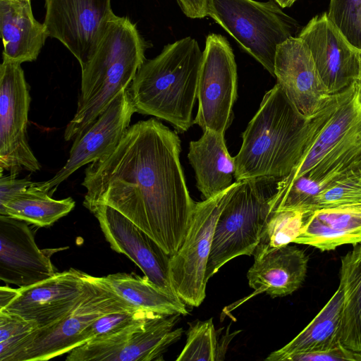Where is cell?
Segmentation results:
<instances>
[{
  "instance_id": "obj_36",
  "label": "cell",
  "mask_w": 361,
  "mask_h": 361,
  "mask_svg": "<svg viewBox=\"0 0 361 361\" xmlns=\"http://www.w3.org/2000/svg\"><path fill=\"white\" fill-rule=\"evenodd\" d=\"M184 14L190 18L207 16L208 0H176Z\"/></svg>"
},
{
  "instance_id": "obj_11",
  "label": "cell",
  "mask_w": 361,
  "mask_h": 361,
  "mask_svg": "<svg viewBox=\"0 0 361 361\" xmlns=\"http://www.w3.org/2000/svg\"><path fill=\"white\" fill-rule=\"evenodd\" d=\"M237 66L226 38L218 34L207 35L200 70L198 109L195 123L203 131L225 133L233 118L237 98Z\"/></svg>"
},
{
  "instance_id": "obj_25",
  "label": "cell",
  "mask_w": 361,
  "mask_h": 361,
  "mask_svg": "<svg viewBox=\"0 0 361 361\" xmlns=\"http://www.w3.org/2000/svg\"><path fill=\"white\" fill-rule=\"evenodd\" d=\"M98 280L134 307L163 315L187 314L185 302L152 283L145 276L116 273Z\"/></svg>"
},
{
  "instance_id": "obj_30",
  "label": "cell",
  "mask_w": 361,
  "mask_h": 361,
  "mask_svg": "<svg viewBox=\"0 0 361 361\" xmlns=\"http://www.w3.org/2000/svg\"><path fill=\"white\" fill-rule=\"evenodd\" d=\"M316 209L361 204V171L333 181L315 197Z\"/></svg>"
},
{
  "instance_id": "obj_3",
  "label": "cell",
  "mask_w": 361,
  "mask_h": 361,
  "mask_svg": "<svg viewBox=\"0 0 361 361\" xmlns=\"http://www.w3.org/2000/svg\"><path fill=\"white\" fill-rule=\"evenodd\" d=\"M308 123L276 84L242 133V145L234 157L235 181L288 176L301 157Z\"/></svg>"
},
{
  "instance_id": "obj_31",
  "label": "cell",
  "mask_w": 361,
  "mask_h": 361,
  "mask_svg": "<svg viewBox=\"0 0 361 361\" xmlns=\"http://www.w3.org/2000/svg\"><path fill=\"white\" fill-rule=\"evenodd\" d=\"M326 13L346 39L361 50V0H330Z\"/></svg>"
},
{
  "instance_id": "obj_1",
  "label": "cell",
  "mask_w": 361,
  "mask_h": 361,
  "mask_svg": "<svg viewBox=\"0 0 361 361\" xmlns=\"http://www.w3.org/2000/svg\"><path fill=\"white\" fill-rule=\"evenodd\" d=\"M176 133L151 118L130 126L115 149L90 163L83 205L118 211L169 255L180 248L196 205L180 163Z\"/></svg>"
},
{
  "instance_id": "obj_35",
  "label": "cell",
  "mask_w": 361,
  "mask_h": 361,
  "mask_svg": "<svg viewBox=\"0 0 361 361\" xmlns=\"http://www.w3.org/2000/svg\"><path fill=\"white\" fill-rule=\"evenodd\" d=\"M17 175L9 174L0 176V207L4 206L15 194L24 190L33 182L27 178H17Z\"/></svg>"
},
{
  "instance_id": "obj_12",
  "label": "cell",
  "mask_w": 361,
  "mask_h": 361,
  "mask_svg": "<svg viewBox=\"0 0 361 361\" xmlns=\"http://www.w3.org/2000/svg\"><path fill=\"white\" fill-rule=\"evenodd\" d=\"M29 86L21 64L3 59L0 66V167L17 175L41 166L30 147L27 127Z\"/></svg>"
},
{
  "instance_id": "obj_6",
  "label": "cell",
  "mask_w": 361,
  "mask_h": 361,
  "mask_svg": "<svg viewBox=\"0 0 361 361\" xmlns=\"http://www.w3.org/2000/svg\"><path fill=\"white\" fill-rule=\"evenodd\" d=\"M138 309L92 276L85 298L56 323L0 343V361H44L80 345L82 331L99 317Z\"/></svg>"
},
{
  "instance_id": "obj_10",
  "label": "cell",
  "mask_w": 361,
  "mask_h": 361,
  "mask_svg": "<svg viewBox=\"0 0 361 361\" xmlns=\"http://www.w3.org/2000/svg\"><path fill=\"white\" fill-rule=\"evenodd\" d=\"M178 314H152L114 334L90 339L70 353L67 361H159L180 339L173 329Z\"/></svg>"
},
{
  "instance_id": "obj_15",
  "label": "cell",
  "mask_w": 361,
  "mask_h": 361,
  "mask_svg": "<svg viewBox=\"0 0 361 361\" xmlns=\"http://www.w3.org/2000/svg\"><path fill=\"white\" fill-rule=\"evenodd\" d=\"M136 112L128 89L114 98L98 118L73 141L64 166L51 179L36 185L51 196L79 168L110 154L130 127Z\"/></svg>"
},
{
  "instance_id": "obj_21",
  "label": "cell",
  "mask_w": 361,
  "mask_h": 361,
  "mask_svg": "<svg viewBox=\"0 0 361 361\" xmlns=\"http://www.w3.org/2000/svg\"><path fill=\"white\" fill-rule=\"evenodd\" d=\"M3 59L21 64L35 61L49 37L32 13L30 0H0Z\"/></svg>"
},
{
  "instance_id": "obj_7",
  "label": "cell",
  "mask_w": 361,
  "mask_h": 361,
  "mask_svg": "<svg viewBox=\"0 0 361 361\" xmlns=\"http://www.w3.org/2000/svg\"><path fill=\"white\" fill-rule=\"evenodd\" d=\"M207 16L273 76L277 47L300 32L298 22L274 0H208Z\"/></svg>"
},
{
  "instance_id": "obj_19",
  "label": "cell",
  "mask_w": 361,
  "mask_h": 361,
  "mask_svg": "<svg viewBox=\"0 0 361 361\" xmlns=\"http://www.w3.org/2000/svg\"><path fill=\"white\" fill-rule=\"evenodd\" d=\"M298 37L309 48L330 94L343 90L357 79L359 50L329 20L326 12L313 17Z\"/></svg>"
},
{
  "instance_id": "obj_37",
  "label": "cell",
  "mask_w": 361,
  "mask_h": 361,
  "mask_svg": "<svg viewBox=\"0 0 361 361\" xmlns=\"http://www.w3.org/2000/svg\"><path fill=\"white\" fill-rule=\"evenodd\" d=\"M18 293V288H12L8 286H1L0 310L6 308V307L16 297Z\"/></svg>"
},
{
  "instance_id": "obj_24",
  "label": "cell",
  "mask_w": 361,
  "mask_h": 361,
  "mask_svg": "<svg viewBox=\"0 0 361 361\" xmlns=\"http://www.w3.org/2000/svg\"><path fill=\"white\" fill-rule=\"evenodd\" d=\"M343 293L339 285L324 307L310 323L281 348L272 352L267 361H284L289 355L324 350L340 343Z\"/></svg>"
},
{
  "instance_id": "obj_2",
  "label": "cell",
  "mask_w": 361,
  "mask_h": 361,
  "mask_svg": "<svg viewBox=\"0 0 361 361\" xmlns=\"http://www.w3.org/2000/svg\"><path fill=\"white\" fill-rule=\"evenodd\" d=\"M361 171V82L354 80L332 94L309 119L305 146L290 173L279 180L282 188L300 176L323 189L334 180Z\"/></svg>"
},
{
  "instance_id": "obj_38",
  "label": "cell",
  "mask_w": 361,
  "mask_h": 361,
  "mask_svg": "<svg viewBox=\"0 0 361 361\" xmlns=\"http://www.w3.org/2000/svg\"><path fill=\"white\" fill-rule=\"evenodd\" d=\"M282 8L291 6L298 0H274Z\"/></svg>"
},
{
  "instance_id": "obj_22",
  "label": "cell",
  "mask_w": 361,
  "mask_h": 361,
  "mask_svg": "<svg viewBox=\"0 0 361 361\" xmlns=\"http://www.w3.org/2000/svg\"><path fill=\"white\" fill-rule=\"evenodd\" d=\"M188 158L195 171L197 188L204 200L220 194L233 183L235 160L228 152L224 134L203 131L198 140L190 142Z\"/></svg>"
},
{
  "instance_id": "obj_39",
  "label": "cell",
  "mask_w": 361,
  "mask_h": 361,
  "mask_svg": "<svg viewBox=\"0 0 361 361\" xmlns=\"http://www.w3.org/2000/svg\"><path fill=\"white\" fill-rule=\"evenodd\" d=\"M358 61H359V70H358V74H357V77L356 80L361 82V50H359Z\"/></svg>"
},
{
  "instance_id": "obj_14",
  "label": "cell",
  "mask_w": 361,
  "mask_h": 361,
  "mask_svg": "<svg viewBox=\"0 0 361 361\" xmlns=\"http://www.w3.org/2000/svg\"><path fill=\"white\" fill-rule=\"evenodd\" d=\"M92 276L71 268L30 286L18 288L16 297L3 309L32 323L37 329L52 325L87 295Z\"/></svg>"
},
{
  "instance_id": "obj_16",
  "label": "cell",
  "mask_w": 361,
  "mask_h": 361,
  "mask_svg": "<svg viewBox=\"0 0 361 361\" xmlns=\"http://www.w3.org/2000/svg\"><path fill=\"white\" fill-rule=\"evenodd\" d=\"M91 212L97 219L105 239L113 250L129 257L157 287L178 296L171 281V255L147 233L113 207L99 204Z\"/></svg>"
},
{
  "instance_id": "obj_34",
  "label": "cell",
  "mask_w": 361,
  "mask_h": 361,
  "mask_svg": "<svg viewBox=\"0 0 361 361\" xmlns=\"http://www.w3.org/2000/svg\"><path fill=\"white\" fill-rule=\"evenodd\" d=\"M35 329L37 327L32 323L21 317L0 310V343L20 337Z\"/></svg>"
},
{
  "instance_id": "obj_17",
  "label": "cell",
  "mask_w": 361,
  "mask_h": 361,
  "mask_svg": "<svg viewBox=\"0 0 361 361\" xmlns=\"http://www.w3.org/2000/svg\"><path fill=\"white\" fill-rule=\"evenodd\" d=\"M274 77L276 84L305 119L314 116L331 95L309 48L298 36L288 39L277 47Z\"/></svg>"
},
{
  "instance_id": "obj_23",
  "label": "cell",
  "mask_w": 361,
  "mask_h": 361,
  "mask_svg": "<svg viewBox=\"0 0 361 361\" xmlns=\"http://www.w3.org/2000/svg\"><path fill=\"white\" fill-rule=\"evenodd\" d=\"M293 243L321 251L361 243V204L313 211Z\"/></svg>"
},
{
  "instance_id": "obj_26",
  "label": "cell",
  "mask_w": 361,
  "mask_h": 361,
  "mask_svg": "<svg viewBox=\"0 0 361 361\" xmlns=\"http://www.w3.org/2000/svg\"><path fill=\"white\" fill-rule=\"evenodd\" d=\"M339 285L343 293L341 341L361 353V243L341 257Z\"/></svg>"
},
{
  "instance_id": "obj_4",
  "label": "cell",
  "mask_w": 361,
  "mask_h": 361,
  "mask_svg": "<svg viewBox=\"0 0 361 361\" xmlns=\"http://www.w3.org/2000/svg\"><path fill=\"white\" fill-rule=\"evenodd\" d=\"M202 59L197 40L184 37L145 60L128 88L136 112L163 119L180 133L194 123L192 110Z\"/></svg>"
},
{
  "instance_id": "obj_13",
  "label": "cell",
  "mask_w": 361,
  "mask_h": 361,
  "mask_svg": "<svg viewBox=\"0 0 361 361\" xmlns=\"http://www.w3.org/2000/svg\"><path fill=\"white\" fill-rule=\"evenodd\" d=\"M44 24L83 67L114 15L111 0H45Z\"/></svg>"
},
{
  "instance_id": "obj_28",
  "label": "cell",
  "mask_w": 361,
  "mask_h": 361,
  "mask_svg": "<svg viewBox=\"0 0 361 361\" xmlns=\"http://www.w3.org/2000/svg\"><path fill=\"white\" fill-rule=\"evenodd\" d=\"M313 211L283 209L271 212L263 226L259 242L253 255L286 245L300 235Z\"/></svg>"
},
{
  "instance_id": "obj_33",
  "label": "cell",
  "mask_w": 361,
  "mask_h": 361,
  "mask_svg": "<svg viewBox=\"0 0 361 361\" xmlns=\"http://www.w3.org/2000/svg\"><path fill=\"white\" fill-rule=\"evenodd\" d=\"M284 361H361V353L340 343L324 350L293 354Z\"/></svg>"
},
{
  "instance_id": "obj_29",
  "label": "cell",
  "mask_w": 361,
  "mask_h": 361,
  "mask_svg": "<svg viewBox=\"0 0 361 361\" xmlns=\"http://www.w3.org/2000/svg\"><path fill=\"white\" fill-rule=\"evenodd\" d=\"M219 350L212 319L197 322L190 326L176 361H215L220 360Z\"/></svg>"
},
{
  "instance_id": "obj_8",
  "label": "cell",
  "mask_w": 361,
  "mask_h": 361,
  "mask_svg": "<svg viewBox=\"0 0 361 361\" xmlns=\"http://www.w3.org/2000/svg\"><path fill=\"white\" fill-rule=\"evenodd\" d=\"M265 180L240 181L223 208L215 226L206 269L207 281L233 258L253 255L269 214V201L275 192L269 193L264 189Z\"/></svg>"
},
{
  "instance_id": "obj_9",
  "label": "cell",
  "mask_w": 361,
  "mask_h": 361,
  "mask_svg": "<svg viewBox=\"0 0 361 361\" xmlns=\"http://www.w3.org/2000/svg\"><path fill=\"white\" fill-rule=\"evenodd\" d=\"M234 182L220 194L196 202L183 241L171 257L170 277L176 294L186 305L198 307L206 296V269L218 218L239 185Z\"/></svg>"
},
{
  "instance_id": "obj_20",
  "label": "cell",
  "mask_w": 361,
  "mask_h": 361,
  "mask_svg": "<svg viewBox=\"0 0 361 361\" xmlns=\"http://www.w3.org/2000/svg\"><path fill=\"white\" fill-rule=\"evenodd\" d=\"M253 255L255 262L247 277L255 293L283 297L294 293L305 281L309 259L296 246L288 244Z\"/></svg>"
},
{
  "instance_id": "obj_32",
  "label": "cell",
  "mask_w": 361,
  "mask_h": 361,
  "mask_svg": "<svg viewBox=\"0 0 361 361\" xmlns=\"http://www.w3.org/2000/svg\"><path fill=\"white\" fill-rule=\"evenodd\" d=\"M152 314L154 312L142 309L126 310L106 314L97 319L82 331L80 344L82 345L94 338L114 334Z\"/></svg>"
},
{
  "instance_id": "obj_27",
  "label": "cell",
  "mask_w": 361,
  "mask_h": 361,
  "mask_svg": "<svg viewBox=\"0 0 361 361\" xmlns=\"http://www.w3.org/2000/svg\"><path fill=\"white\" fill-rule=\"evenodd\" d=\"M75 204L71 197L53 199L33 182L0 207V215L9 216L39 227H47L67 215L75 207Z\"/></svg>"
},
{
  "instance_id": "obj_18",
  "label": "cell",
  "mask_w": 361,
  "mask_h": 361,
  "mask_svg": "<svg viewBox=\"0 0 361 361\" xmlns=\"http://www.w3.org/2000/svg\"><path fill=\"white\" fill-rule=\"evenodd\" d=\"M63 249L40 250L27 222L0 215V279L6 283L22 288L51 277L50 257Z\"/></svg>"
},
{
  "instance_id": "obj_5",
  "label": "cell",
  "mask_w": 361,
  "mask_h": 361,
  "mask_svg": "<svg viewBox=\"0 0 361 361\" xmlns=\"http://www.w3.org/2000/svg\"><path fill=\"white\" fill-rule=\"evenodd\" d=\"M145 48L136 25L127 17L114 14L91 57L81 68L78 105L89 97L94 108H106L130 85L146 60Z\"/></svg>"
}]
</instances>
